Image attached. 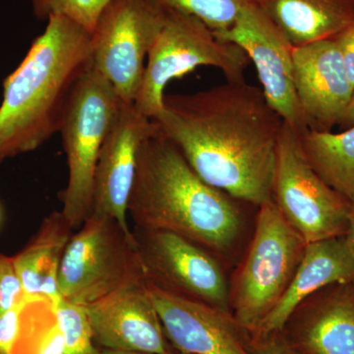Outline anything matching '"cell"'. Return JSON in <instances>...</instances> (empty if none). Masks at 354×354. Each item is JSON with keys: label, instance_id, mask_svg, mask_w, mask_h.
Listing matches in <instances>:
<instances>
[{"label": "cell", "instance_id": "31", "mask_svg": "<svg viewBox=\"0 0 354 354\" xmlns=\"http://www.w3.org/2000/svg\"><path fill=\"white\" fill-rule=\"evenodd\" d=\"M0 218H1V212H0Z\"/></svg>", "mask_w": 354, "mask_h": 354}, {"label": "cell", "instance_id": "6", "mask_svg": "<svg viewBox=\"0 0 354 354\" xmlns=\"http://www.w3.org/2000/svg\"><path fill=\"white\" fill-rule=\"evenodd\" d=\"M249 62L241 46L218 38L201 20L167 9L165 24L149 51L134 106L153 120L164 109L165 88L171 81L200 66L220 69L227 81L241 80Z\"/></svg>", "mask_w": 354, "mask_h": 354}, {"label": "cell", "instance_id": "5", "mask_svg": "<svg viewBox=\"0 0 354 354\" xmlns=\"http://www.w3.org/2000/svg\"><path fill=\"white\" fill-rule=\"evenodd\" d=\"M122 104L113 86L92 65L67 102L58 132L68 169L60 200L62 213L73 230L82 227L92 214L97 158Z\"/></svg>", "mask_w": 354, "mask_h": 354}, {"label": "cell", "instance_id": "16", "mask_svg": "<svg viewBox=\"0 0 354 354\" xmlns=\"http://www.w3.org/2000/svg\"><path fill=\"white\" fill-rule=\"evenodd\" d=\"M283 332L301 354H354V281L317 291L291 314Z\"/></svg>", "mask_w": 354, "mask_h": 354}, {"label": "cell", "instance_id": "4", "mask_svg": "<svg viewBox=\"0 0 354 354\" xmlns=\"http://www.w3.org/2000/svg\"><path fill=\"white\" fill-rule=\"evenodd\" d=\"M259 208L252 241L230 286L232 315L250 335L285 295L307 245L272 199Z\"/></svg>", "mask_w": 354, "mask_h": 354}, {"label": "cell", "instance_id": "2", "mask_svg": "<svg viewBox=\"0 0 354 354\" xmlns=\"http://www.w3.org/2000/svg\"><path fill=\"white\" fill-rule=\"evenodd\" d=\"M92 34L62 16L46 20L21 64L4 79L0 165L59 132L70 95L91 66Z\"/></svg>", "mask_w": 354, "mask_h": 354}, {"label": "cell", "instance_id": "15", "mask_svg": "<svg viewBox=\"0 0 354 354\" xmlns=\"http://www.w3.org/2000/svg\"><path fill=\"white\" fill-rule=\"evenodd\" d=\"M295 85L308 130L330 132L353 99L341 51L335 39L293 46Z\"/></svg>", "mask_w": 354, "mask_h": 354}, {"label": "cell", "instance_id": "28", "mask_svg": "<svg viewBox=\"0 0 354 354\" xmlns=\"http://www.w3.org/2000/svg\"><path fill=\"white\" fill-rule=\"evenodd\" d=\"M339 127H341L342 130L354 127V95L351 102H349L346 113H344L341 121H339Z\"/></svg>", "mask_w": 354, "mask_h": 354}, {"label": "cell", "instance_id": "25", "mask_svg": "<svg viewBox=\"0 0 354 354\" xmlns=\"http://www.w3.org/2000/svg\"><path fill=\"white\" fill-rule=\"evenodd\" d=\"M28 297L0 315V354H12L22 332L23 313Z\"/></svg>", "mask_w": 354, "mask_h": 354}, {"label": "cell", "instance_id": "7", "mask_svg": "<svg viewBox=\"0 0 354 354\" xmlns=\"http://www.w3.org/2000/svg\"><path fill=\"white\" fill-rule=\"evenodd\" d=\"M139 278L145 274L133 232L114 218L91 214L67 245L58 288L64 299L86 307Z\"/></svg>", "mask_w": 354, "mask_h": 354}, {"label": "cell", "instance_id": "18", "mask_svg": "<svg viewBox=\"0 0 354 354\" xmlns=\"http://www.w3.org/2000/svg\"><path fill=\"white\" fill-rule=\"evenodd\" d=\"M73 232L62 211L51 212L27 245L13 256L27 297L46 298L53 305L62 299L58 274Z\"/></svg>", "mask_w": 354, "mask_h": 354}, {"label": "cell", "instance_id": "27", "mask_svg": "<svg viewBox=\"0 0 354 354\" xmlns=\"http://www.w3.org/2000/svg\"><path fill=\"white\" fill-rule=\"evenodd\" d=\"M344 67L354 88V23L335 37Z\"/></svg>", "mask_w": 354, "mask_h": 354}, {"label": "cell", "instance_id": "26", "mask_svg": "<svg viewBox=\"0 0 354 354\" xmlns=\"http://www.w3.org/2000/svg\"><path fill=\"white\" fill-rule=\"evenodd\" d=\"M249 348L253 354H301L290 344L283 330L250 335Z\"/></svg>", "mask_w": 354, "mask_h": 354}, {"label": "cell", "instance_id": "13", "mask_svg": "<svg viewBox=\"0 0 354 354\" xmlns=\"http://www.w3.org/2000/svg\"><path fill=\"white\" fill-rule=\"evenodd\" d=\"M86 309L95 342L102 349L176 354L145 278L133 279Z\"/></svg>", "mask_w": 354, "mask_h": 354}, {"label": "cell", "instance_id": "21", "mask_svg": "<svg viewBox=\"0 0 354 354\" xmlns=\"http://www.w3.org/2000/svg\"><path fill=\"white\" fill-rule=\"evenodd\" d=\"M165 9L194 16L214 32L230 29L245 7L256 0H153Z\"/></svg>", "mask_w": 354, "mask_h": 354}, {"label": "cell", "instance_id": "11", "mask_svg": "<svg viewBox=\"0 0 354 354\" xmlns=\"http://www.w3.org/2000/svg\"><path fill=\"white\" fill-rule=\"evenodd\" d=\"M216 37L237 44L257 70L263 93L272 109L298 134L308 130L295 85L293 46L258 4L245 7L234 24Z\"/></svg>", "mask_w": 354, "mask_h": 354}, {"label": "cell", "instance_id": "30", "mask_svg": "<svg viewBox=\"0 0 354 354\" xmlns=\"http://www.w3.org/2000/svg\"><path fill=\"white\" fill-rule=\"evenodd\" d=\"M102 354H153L147 353H137V351H109V349H102Z\"/></svg>", "mask_w": 354, "mask_h": 354}, {"label": "cell", "instance_id": "19", "mask_svg": "<svg viewBox=\"0 0 354 354\" xmlns=\"http://www.w3.org/2000/svg\"><path fill=\"white\" fill-rule=\"evenodd\" d=\"M293 46L335 38L354 23V0H256Z\"/></svg>", "mask_w": 354, "mask_h": 354}, {"label": "cell", "instance_id": "20", "mask_svg": "<svg viewBox=\"0 0 354 354\" xmlns=\"http://www.w3.org/2000/svg\"><path fill=\"white\" fill-rule=\"evenodd\" d=\"M305 158L319 176L354 204V127L299 135Z\"/></svg>", "mask_w": 354, "mask_h": 354}, {"label": "cell", "instance_id": "9", "mask_svg": "<svg viewBox=\"0 0 354 354\" xmlns=\"http://www.w3.org/2000/svg\"><path fill=\"white\" fill-rule=\"evenodd\" d=\"M165 18L167 9L153 0H113L95 25L91 65L125 104L136 100L146 58Z\"/></svg>", "mask_w": 354, "mask_h": 354}, {"label": "cell", "instance_id": "3", "mask_svg": "<svg viewBox=\"0 0 354 354\" xmlns=\"http://www.w3.org/2000/svg\"><path fill=\"white\" fill-rule=\"evenodd\" d=\"M232 199L203 181L160 130L142 144L128 203L134 227L174 232L209 252H223L241 232Z\"/></svg>", "mask_w": 354, "mask_h": 354}, {"label": "cell", "instance_id": "10", "mask_svg": "<svg viewBox=\"0 0 354 354\" xmlns=\"http://www.w3.org/2000/svg\"><path fill=\"white\" fill-rule=\"evenodd\" d=\"M132 232L149 283L232 313L230 286L209 251L165 230L134 227Z\"/></svg>", "mask_w": 354, "mask_h": 354}, {"label": "cell", "instance_id": "17", "mask_svg": "<svg viewBox=\"0 0 354 354\" xmlns=\"http://www.w3.org/2000/svg\"><path fill=\"white\" fill-rule=\"evenodd\" d=\"M354 281V252L346 235L307 243L285 295L254 335L279 332L304 300L335 283Z\"/></svg>", "mask_w": 354, "mask_h": 354}, {"label": "cell", "instance_id": "1", "mask_svg": "<svg viewBox=\"0 0 354 354\" xmlns=\"http://www.w3.org/2000/svg\"><path fill=\"white\" fill-rule=\"evenodd\" d=\"M153 120L212 187L259 207L272 199L283 120L262 88L241 79L165 95L164 109Z\"/></svg>", "mask_w": 354, "mask_h": 354}, {"label": "cell", "instance_id": "22", "mask_svg": "<svg viewBox=\"0 0 354 354\" xmlns=\"http://www.w3.org/2000/svg\"><path fill=\"white\" fill-rule=\"evenodd\" d=\"M58 326L64 339V354H102L95 346L87 309L60 299L55 304Z\"/></svg>", "mask_w": 354, "mask_h": 354}, {"label": "cell", "instance_id": "24", "mask_svg": "<svg viewBox=\"0 0 354 354\" xmlns=\"http://www.w3.org/2000/svg\"><path fill=\"white\" fill-rule=\"evenodd\" d=\"M26 297L13 258L0 253V315L19 304Z\"/></svg>", "mask_w": 354, "mask_h": 354}, {"label": "cell", "instance_id": "14", "mask_svg": "<svg viewBox=\"0 0 354 354\" xmlns=\"http://www.w3.org/2000/svg\"><path fill=\"white\" fill-rule=\"evenodd\" d=\"M165 337L180 354H253L250 335L230 312L177 295L148 281Z\"/></svg>", "mask_w": 354, "mask_h": 354}, {"label": "cell", "instance_id": "12", "mask_svg": "<svg viewBox=\"0 0 354 354\" xmlns=\"http://www.w3.org/2000/svg\"><path fill=\"white\" fill-rule=\"evenodd\" d=\"M157 123L140 113L134 104H121L97 158L92 214L114 218L128 234V203L136 176L138 153Z\"/></svg>", "mask_w": 354, "mask_h": 354}, {"label": "cell", "instance_id": "29", "mask_svg": "<svg viewBox=\"0 0 354 354\" xmlns=\"http://www.w3.org/2000/svg\"><path fill=\"white\" fill-rule=\"evenodd\" d=\"M346 237H348L351 246L353 247L354 252V204L353 209H351V216H349V225L348 232H346Z\"/></svg>", "mask_w": 354, "mask_h": 354}, {"label": "cell", "instance_id": "23", "mask_svg": "<svg viewBox=\"0 0 354 354\" xmlns=\"http://www.w3.org/2000/svg\"><path fill=\"white\" fill-rule=\"evenodd\" d=\"M113 0H31L32 14L39 21L62 16L92 34L99 18Z\"/></svg>", "mask_w": 354, "mask_h": 354}, {"label": "cell", "instance_id": "8", "mask_svg": "<svg viewBox=\"0 0 354 354\" xmlns=\"http://www.w3.org/2000/svg\"><path fill=\"white\" fill-rule=\"evenodd\" d=\"M272 199L306 243L348 232L353 203L314 171L302 151L299 134L286 122L279 135Z\"/></svg>", "mask_w": 354, "mask_h": 354}]
</instances>
